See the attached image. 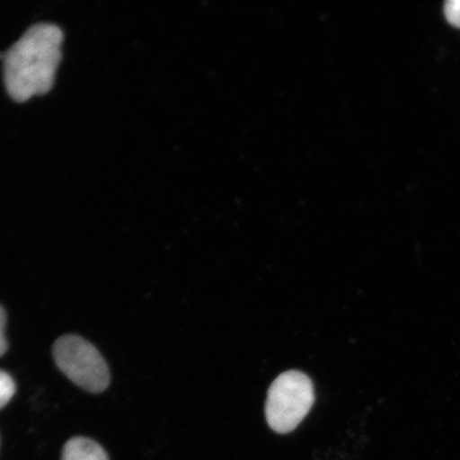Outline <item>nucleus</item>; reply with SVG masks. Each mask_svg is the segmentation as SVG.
I'll list each match as a JSON object with an SVG mask.
<instances>
[{
	"mask_svg": "<svg viewBox=\"0 0 460 460\" xmlns=\"http://www.w3.org/2000/svg\"><path fill=\"white\" fill-rule=\"evenodd\" d=\"M65 34L50 22L28 29L4 57V80L11 99L24 102L53 89Z\"/></svg>",
	"mask_w": 460,
	"mask_h": 460,
	"instance_id": "1",
	"label": "nucleus"
},
{
	"mask_svg": "<svg viewBox=\"0 0 460 460\" xmlns=\"http://www.w3.org/2000/svg\"><path fill=\"white\" fill-rule=\"evenodd\" d=\"M314 402L313 382L302 372L288 371L275 379L269 389L267 421L276 433L296 429Z\"/></svg>",
	"mask_w": 460,
	"mask_h": 460,
	"instance_id": "2",
	"label": "nucleus"
},
{
	"mask_svg": "<svg viewBox=\"0 0 460 460\" xmlns=\"http://www.w3.org/2000/svg\"><path fill=\"white\" fill-rule=\"evenodd\" d=\"M56 365L78 387L90 394H101L111 383V371L93 344L84 338L66 335L53 348Z\"/></svg>",
	"mask_w": 460,
	"mask_h": 460,
	"instance_id": "3",
	"label": "nucleus"
},
{
	"mask_svg": "<svg viewBox=\"0 0 460 460\" xmlns=\"http://www.w3.org/2000/svg\"><path fill=\"white\" fill-rule=\"evenodd\" d=\"M62 460H109L107 453L94 440L75 437L63 447Z\"/></svg>",
	"mask_w": 460,
	"mask_h": 460,
	"instance_id": "4",
	"label": "nucleus"
},
{
	"mask_svg": "<svg viewBox=\"0 0 460 460\" xmlns=\"http://www.w3.org/2000/svg\"><path fill=\"white\" fill-rule=\"evenodd\" d=\"M15 391L14 379L7 372L0 370V410L13 398Z\"/></svg>",
	"mask_w": 460,
	"mask_h": 460,
	"instance_id": "5",
	"label": "nucleus"
},
{
	"mask_svg": "<svg viewBox=\"0 0 460 460\" xmlns=\"http://www.w3.org/2000/svg\"><path fill=\"white\" fill-rule=\"evenodd\" d=\"M445 13L451 25L460 28V0H448L445 4Z\"/></svg>",
	"mask_w": 460,
	"mask_h": 460,
	"instance_id": "6",
	"label": "nucleus"
},
{
	"mask_svg": "<svg viewBox=\"0 0 460 460\" xmlns=\"http://www.w3.org/2000/svg\"><path fill=\"white\" fill-rule=\"evenodd\" d=\"M5 324H7V314L3 306H0V358L7 352L8 341L5 338Z\"/></svg>",
	"mask_w": 460,
	"mask_h": 460,
	"instance_id": "7",
	"label": "nucleus"
}]
</instances>
